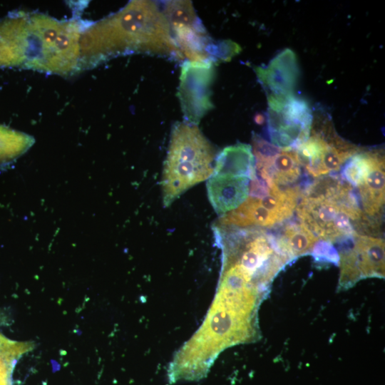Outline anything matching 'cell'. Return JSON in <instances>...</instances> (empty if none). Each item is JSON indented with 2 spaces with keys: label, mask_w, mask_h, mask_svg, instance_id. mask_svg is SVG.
I'll return each instance as SVG.
<instances>
[{
  "label": "cell",
  "mask_w": 385,
  "mask_h": 385,
  "mask_svg": "<svg viewBox=\"0 0 385 385\" xmlns=\"http://www.w3.org/2000/svg\"><path fill=\"white\" fill-rule=\"evenodd\" d=\"M80 46L83 70L132 53L184 58L163 11L150 1H132L104 19L85 24Z\"/></svg>",
  "instance_id": "1"
},
{
  "label": "cell",
  "mask_w": 385,
  "mask_h": 385,
  "mask_svg": "<svg viewBox=\"0 0 385 385\" xmlns=\"http://www.w3.org/2000/svg\"><path fill=\"white\" fill-rule=\"evenodd\" d=\"M85 24L58 20L41 13L27 14L24 68L70 76L81 71L80 41Z\"/></svg>",
  "instance_id": "2"
},
{
  "label": "cell",
  "mask_w": 385,
  "mask_h": 385,
  "mask_svg": "<svg viewBox=\"0 0 385 385\" xmlns=\"http://www.w3.org/2000/svg\"><path fill=\"white\" fill-rule=\"evenodd\" d=\"M215 158L214 148L197 125L176 123L161 178L163 205L170 206L190 188L207 180L212 174Z\"/></svg>",
  "instance_id": "3"
},
{
  "label": "cell",
  "mask_w": 385,
  "mask_h": 385,
  "mask_svg": "<svg viewBox=\"0 0 385 385\" xmlns=\"http://www.w3.org/2000/svg\"><path fill=\"white\" fill-rule=\"evenodd\" d=\"M296 212L302 225L319 240L332 243L356 233L354 221L364 217L350 192L337 183L317 192H306Z\"/></svg>",
  "instance_id": "4"
},
{
  "label": "cell",
  "mask_w": 385,
  "mask_h": 385,
  "mask_svg": "<svg viewBox=\"0 0 385 385\" xmlns=\"http://www.w3.org/2000/svg\"><path fill=\"white\" fill-rule=\"evenodd\" d=\"M267 102L270 143L280 148L295 150L310 135L313 115L308 103L294 95L268 96Z\"/></svg>",
  "instance_id": "5"
},
{
  "label": "cell",
  "mask_w": 385,
  "mask_h": 385,
  "mask_svg": "<svg viewBox=\"0 0 385 385\" xmlns=\"http://www.w3.org/2000/svg\"><path fill=\"white\" fill-rule=\"evenodd\" d=\"M163 14L183 58L199 62H212V58H219L222 43H210L191 1H168Z\"/></svg>",
  "instance_id": "6"
},
{
  "label": "cell",
  "mask_w": 385,
  "mask_h": 385,
  "mask_svg": "<svg viewBox=\"0 0 385 385\" xmlns=\"http://www.w3.org/2000/svg\"><path fill=\"white\" fill-rule=\"evenodd\" d=\"M339 287L349 288L361 279L384 277V241L357 232L340 240Z\"/></svg>",
  "instance_id": "7"
},
{
  "label": "cell",
  "mask_w": 385,
  "mask_h": 385,
  "mask_svg": "<svg viewBox=\"0 0 385 385\" xmlns=\"http://www.w3.org/2000/svg\"><path fill=\"white\" fill-rule=\"evenodd\" d=\"M213 77L212 62L187 61L183 64L178 96L186 123L197 125L212 108L210 86Z\"/></svg>",
  "instance_id": "8"
},
{
  "label": "cell",
  "mask_w": 385,
  "mask_h": 385,
  "mask_svg": "<svg viewBox=\"0 0 385 385\" xmlns=\"http://www.w3.org/2000/svg\"><path fill=\"white\" fill-rule=\"evenodd\" d=\"M311 133L308 139L294 151L300 165L314 177L339 170L359 150L337 136L329 139L325 134L312 130Z\"/></svg>",
  "instance_id": "9"
},
{
  "label": "cell",
  "mask_w": 385,
  "mask_h": 385,
  "mask_svg": "<svg viewBox=\"0 0 385 385\" xmlns=\"http://www.w3.org/2000/svg\"><path fill=\"white\" fill-rule=\"evenodd\" d=\"M255 73L268 96L285 98L292 96L299 77L296 54L292 50L286 48L267 66L256 67Z\"/></svg>",
  "instance_id": "10"
},
{
  "label": "cell",
  "mask_w": 385,
  "mask_h": 385,
  "mask_svg": "<svg viewBox=\"0 0 385 385\" xmlns=\"http://www.w3.org/2000/svg\"><path fill=\"white\" fill-rule=\"evenodd\" d=\"M207 180L209 200L220 216L238 207L249 196L247 177L212 172Z\"/></svg>",
  "instance_id": "11"
},
{
  "label": "cell",
  "mask_w": 385,
  "mask_h": 385,
  "mask_svg": "<svg viewBox=\"0 0 385 385\" xmlns=\"http://www.w3.org/2000/svg\"><path fill=\"white\" fill-rule=\"evenodd\" d=\"M27 14L19 11L0 21V67L24 66Z\"/></svg>",
  "instance_id": "12"
},
{
  "label": "cell",
  "mask_w": 385,
  "mask_h": 385,
  "mask_svg": "<svg viewBox=\"0 0 385 385\" xmlns=\"http://www.w3.org/2000/svg\"><path fill=\"white\" fill-rule=\"evenodd\" d=\"M361 210L369 216L378 215L384 205V158L379 153L368 175L356 188Z\"/></svg>",
  "instance_id": "13"
},
{
  "label": "cell",
  "mask_w": 385,
  "mask_h": 385,
  "mask_svg": "<svg viewBox=\"0 0 385 385\" xmlns=\"http://www.w3.org/2000/svg\"><path fill=\"white\" fill-rule=\"evenodd\" d=\"M214 173L255 178V160L252 146L237 143L225 148L215 161Z\"/></svg>",
  "instance_id": "14"
},
{
  "label": "cell",
  "mask_w": 385,
  "mask_h": 385,
  "mask_svg": "<svg viewBox=\"0 0 385 385\" xmlns=\"http://www.w3.org/2000/svg\"><path fill=\"white\" fill-rule=\"evenodd\" d=\"M277 239L280 249L290 261L311 253L319 240L301 223L288 224Z\"/></svg>",
  "instance_id": "15"
},
{
  "label": "cell",
  "mask_w": 385,
  "mask_h": 385,
  "mask_svg": "<svg viewBox=\"0 0 385 385\" xmlns=\"http://www.w3.org/2000/svg\"><path fill=\"white\" fill-rule=\"evenodd\" d=\"M34 143L32 136L0 125V164L26 153Z\"/></svg>",
  "instance_id": "16"
},
{
  "label": "cell",
  "mask_w": 385,
  "mask_h": 385,
  "mask_svg": "<svg viewBox=\"0 0 385 385\" xmlns=\"http://www.w3.org/2000/svg\"><path fill=\"white\" fill-rule=\"evenodd\" d=\"M311 254L319 262H327L339 265V257L332 243L325 240H318L314 245Z\"/></svg>",
  "instance_id": "17"
},
{
  "label": "cell",
  "mask_w": 385,
  "mask_h": 385,
  "mask_svg": "<svg viewBox=\"0 0 385 385\" xmlns=\"http://www.w3.org/2000/svg\"><path fill=\"white\" fill-rule=\"evenodd\" d=\"M0 385H7V369L0 356Z\"/></svg>",
  "instance_id": "18"
}]
</instances>
